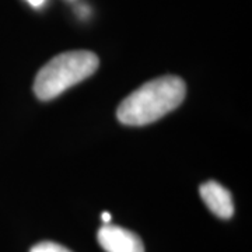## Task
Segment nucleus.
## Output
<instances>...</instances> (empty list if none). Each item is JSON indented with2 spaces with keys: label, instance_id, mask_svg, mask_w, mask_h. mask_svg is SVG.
Wrapping results in <instances>:
<instances>
[{
  "label": "nucleus",
  "instance_id": "nucleus-5",
  "mask_svg": "<svg viewBox=\"0 0 252 252\" xmlns=\"http://www.w3.org/2000/svg\"><path fill=\"white\" fill-rule=\"evenodd\" d=\"M30 252H72V251H70V250H67L66 247L61 245V244L52 243V241H42V243L34 245Z\"/></svg>",
  "mask_w": 252,
  "mask_h": 252
},
{
  "label": "nucleus",
  "instance_id": "nucleus-1",
  "mask_svg": "<svg viewBox=\"0 0 252 252\" xmlns=\"http://www.w3.org/2000/svg\"><path fill=\"white\" fill-rule=\"evenodd\" d=\"M187 87L177 76H162L144 83L129 94L118 107L119 122L127 126H143L167 115L185 98Z\"/></svg>",
  "mask_w": 252,
  "mask_h": 252
},
{
  "label": "nucleus",
  "instance_id": "nucleus-4",
  "mask_svg": "<svg viewBox=\"0 0 252 252\" xmlns=\"http://www.w3.org/2000/svg\"><path fill=\"white\" fill-rule=\"evenodd\" d=\"M200 198L205 202L212 213H215L220 219H230L234 213V203L231 193L220 185L219 182L209 181L200 185Z\"/></svg>",
  "mask_w": 252,
  "mask_h": 252
},
{
  "label": "nucleus",
  "instance_id": "nucleus-3",
  "mask_svg": "<svg viewBox=\"0 0 252 252\" xmlns=\"http://www.w3.org/2000/svg\"><path fill=\"white\" fill-rule=\"evenodd\" d=\"M98 243L107 252H144V247L139 235L118 227L105 224L98 231Z\"/></svg>",
  "mask_w": 252,
  "mask_h": 252
},
{
  "label": "nucleus",
  "instance_id": "nucleus-6",
  "mask_svg": "<svg viewBox=\"0 0 252 252\" xmlns=\"http://www.w3.org/2000/svg\"><path fill=\"white\" fill-rule=\"evenodd\" d=\"M27 1L31 4V6H34V7H39V6H42V4H44V1H45V0H27Z\"/></svg>",
  "mask_w": 252,
  "mask_h": 252
},
{
  "label": "nucleus",
  "instance_id": "nucleus-2",
  "mask_svg": "<svg viewBox=\"0 0 252 252\" xmlns=\"http://www.w3.org/2000/svg\"><path fill=\"white\" fill-rule=\"evenodd\" d=\"M98 56L90 51L63 52L38 72L34 93L42 101L56 98L64 90L90 77L98 69Z\"/></svg>",
  "mask_w": 252,
  "mask_h": 252
},
{
  "label": "nucleus",
  "instance_id": "nucleus-7",
  "mask_svg": "<svg viewBox=\"0 0 252 252\" xmlns=\"http://www.w3.org/2000/svg\"><path fill=\"white\" fill-rule=\"evenodd\" d=\"M101 219H102V221H104L105 224H109V221H111V219H112V217H111V215H109V213L104 212V213L101 215Z\"/></svg>",
  "mask_w": 252,
  "mask_h": 252
}]
</instances>
